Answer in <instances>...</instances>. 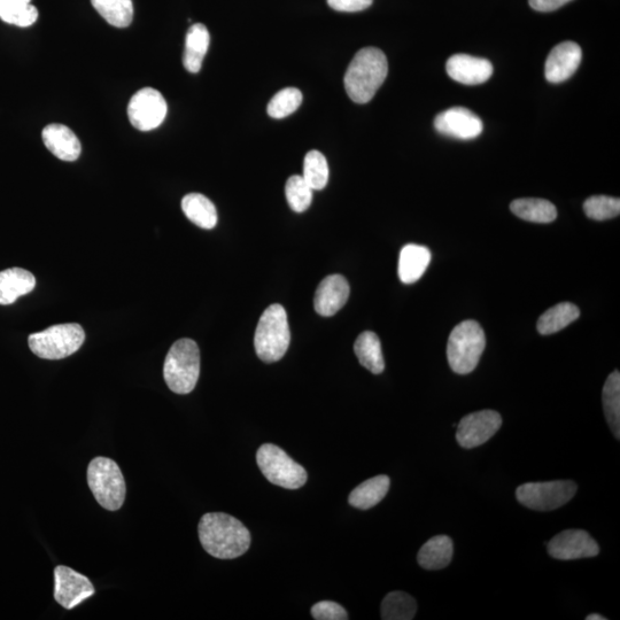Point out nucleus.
<instances>
[{
	"label": "nucleus",
	"mask_w": 620,
	"mask_h": 620,
	"mask_svg": "<svg viewBox=\"0 0 620 620\" xmlns=\"http://www.w3.org/2000/svg\"><path fill=\"white\" fill-rule=\"evenodd\" d=\"M312 616L316 620H347L350 618L343 606L332 601H322L314 604Z\"/></svg>",
	"instance_id": "36"
},
{
	"label": "nucleus",
	"mask_w": 620,
	"mask_h": 620,
	"mask_svg": "<svg viewBox=\"0 0 620 620\" xmlns=\"http://www.w3.org/2000/svg\"><path fill=\"white\" fill-rule=\"evenodd\" d=\"M200 376V351L195 340L184 338L170 347L164 366V377L170 391L189 394Z\"/></svg>",
	"instance_id": "4"
},
{
	"label": "nucleus",
	"mask_w": 620,
	"mask_h": 620,
	"mask_svg": "<svg viewBox=\"0 0 620 620\" xmlns=\"http://www.w3.org/2000/svg\"><path fill=\"white\" fill-rule=\"evenodd\" d=\"M354 352L362 367L368 369L372 374H382L385 369V361L381 340L376 333L371 331L361 333L355 341Z\"/></svg>",
	"instance_id": "24"
},
{
	"label": "nucleus",
	"mask_w": 620,
	"mask_h": 620,
	"mask_svg": "<svg viewBox=\"0 0 620 620\" xmlns=\"http://www.w3.org/2000/svg\"><path fill=\"white\" fill-rule=\"evenodd\" d=\"M350 284L341 275L324 278L316 290L314 306L316 313L330 317L339 312L350 298Z\"/></svg>",
	"instance_id": "17"
},
{
	"label": "nucleus",
	"mask_w": 620,
	"mask_h": 620,
	"mask_svg": "<svg viewBox=\"0 0 620 620\" xmlns=\"http://www.w3.org/2000/svg\"><path fill=\"white\" fill-rule=\"evenodd\" d=\"M182 209L186 217L201 229L211 230L217 224L216 207L204 195L190 193L182 200Z\"/></svg>",
	"instance_id": "25"
},
{
	"label": "nucleus",
	"mask_w": 620,
	"mask_h": 620,
	"mask_svg": "<svg viewBox=\"0 0 620 620\" xmlns=\"http://www.w3.org/2000/svg\"><path fill=\"white\" fill-rule=\"evenodd\" d=\"M453 557V541L447 536L430 539L420 549L417 562L425 570H441L448 567Z\"/></svg>",
	"instance_id": "22"
},
{
	"label": "nucleus",
	"mask_w": 620,
	"mask_h": 620,
	"mask_svg": "<svg viewBox=\"0 0 620 620\" xmlns=\"http://www.w3.org/2000/svg\"><path fill=\"white\" fill-rule=\"evenodd\" d=\"M389 74V64L383 51L366 48L355 54L345 75L348 97L356 104H367L375 97Z\"/></svg>",
	"instance_id": "2"
},
{
	"label": "nucleus",
	"mask_w": 620,
	"mask_h": 620,
	"mask_svg": "<svg viewBox=\"0 0 620 620\" xmlns=\"http://www.w3.org/2000/svg\"><path fill=\"white\" fill-rule=\"evenodd\" d=\"M550 556L561 561L598 556L600 548L586 531L567 530L558 533L548 544Z\"/></svg>",
	"instance_id": "13"
},
{
	"label": "nucleus",
	"mask_w": 620,
	"mask_h": 620,
	"mask_svg": "<svg viewBox=\"0 0 620 620\" xmlns=\"http://www.w3.org/2000/svg\"><path fill=\"white\" fill-rule=\"evenodd\" d=\"M257 462L262 475L271 484L298 490L307 483V472L304 467L294 462L282 448L273 444H265L259 448Z\"/></svg>",
	"instance_id": "8"
},
{
	"label": "nucleus",
	"mask_w": 620,
	"mask_h": 620,
	"mask_svg": "<svg viewBox=\"0 0 620 620\" xmlns=\"http://www.w3.org/2000/svg\"><path fill=\"white\" fill-rule=\"evenodd\" d=\"M501 425L502 417L494 410L469 414L457 425V443L465 449L482 446L500 430Z\"/></svg>",
	"instance_id": "12"
},
{
	"label": "nucleus",
	"mask_w": 620,
	"mask_h": 620,
	"mask_svg": "<svg viewBox=\"0 0 620 620\" xmlns=\"http://www.w3.org/2000/svg\"><path fill=\"white\" fill-rule=\"evenodd\" d=\"M391 480L387 476H377L355 487L348 502L354 508L368 510L381 502L390 490Z\"/></svg>",
	"instance_id": "23"
},
{
	"label": "nucleus",
	"mask_w": 620,
	"mask_h": 620,
	"mask_svg": "<svg viewBox=\"0 0 620 620\" xmlns=\"http://www.w3.org/2000/svg\"><path fill=\"white\" fill-rule=\"evenodd\" d=\"M485 346V332L478 322L467 320L456 325L448 339L449 366L455 374H470L477 368Z\"/></svg>",
	"instance_id": "5"
},
{
	"label": "nucleus",
	"mask_w": 620,
	"mask_h": 620,
	"mask_svg": "<svg viewBox=\"0 0 620 620\" xmlns=\"http://www.w3.org/2000/svg\"><path fill=\"white\" fill-rule=\"evenodd\" d=\"M329 166L324 155L319 151L307 153L304 162V180L313 190H323L329 182Z\"/></svg>",
	"instance_id": "31"
},
{
	"label": "nucleus",
	"mask_w": 620,
	"mask_h": 620,
	"mask_svg": "<svg viewBox=\"0 0 620 620\" xmlns=\"http://www.w3.org/2000/svg\"><path fill=\"white\" fill-rule=\"evenodd\" d=\"M579 316L580 310L576 305L571 302H561L540 316L537 329L541 335H553L578 320Z\"/></svg>",
	"instance_id": "27"
},
{
	"label": "nucleus",
	"mask_w": 620,
	"mask_h": 620,
	"mask_svg": "<svg viewBox=\"0 0 620 620\" xmlns=\"http://www.w3.org/2000/svg\"><path fill=\"white\" fill-rule=\"evenodd\" d=\"M417 611L413 596L405 592H392L382 602V618L384 620H412Z\"/></svg>",
	"instance_id": "30"
},
{
	"label": "nucleus",
	"mask_w": 620,
	"mask_h": 620,
	"mask_svg": "<svg viewBox=\"0 0 620 620\" xmlns=\"http://www.w3.org/2000/svg\"><path fill=\"white\" fill-rule=\"evenodd\" d=\"M584 212L589 219L596 221L614 219L620 213V200L607 196H594L585 201Z\"/></svg>",
	"instance_id": "35"
},
{
	"label": "nucleus",
	"mask_w": 620,
	"mask_h": 620,
	"mask_svg": "<svg viewBox=\"0 0 620 620\" xmlns=\"http://www.w3.org/2000/svg\"><path fill=\"white\" fill-rule=\"evenodd\" d=\"M446 71L452 80L464 85L483 84L491 79L494 68L490 61L469 56V54H455L447 61Z\"/></svg>",
	"instance_id": "16"
},
{
	"label": "nucleus",
	"mask_w": 620,
	"mask_h": 620,
	"mask_svg": "<svg viewBox=\"0 0 620 620\" xmlns=\"http://www.w3.org/2000/svg\"><path fill=\"white\" fill-rule=\"evenodd\" d=\"M167 112L164 96L153 88L139 90L128 105L130 123L139 131H151L160 127Z\"/></svg>",
	"instance_id": "10"
},
{
	"label": "nucleus",
	"mask_w": 620,
	"mask_h": 620,
	"mask_svg": "<svg viewBox=\"0 0 620 620\" xmlns=\"http://www.w3.org/2000/svg\"><path fill=\"white\" fill-rule=\"evenodd\" d=\"M374 0H328L332 10L338 12H361L367 10Z\"/></svg>",
	"instance_id": "37"
},
{
	"label": "nucleus",
	"mask_w": 620,
	"mask_h": 620,
	"mask_svg": "<svg viewBox=\"0 0 620 620\" xmlns=\"http://www.w3.org/2000/svg\"><path fill=\"white\" fill-rule=\"evenodd\" d=\"M211 36L203 23H195L191 26L185 38V50L183 54V65L186 71L197 74L203 67Z\"/></svg>",
	"instance_id": "21"
},
{
	"label": "nucleus",
	"mask_w": 620,
	"mask_h": 620,
	"mask_svg": "<svg viewBox=\"0 0 620 620\" xmlns=\"http://www.w3.org/2000/svg\"><path fill=\"white\" fill-rule=\"evenodd\" d=\"M571 0H529L533 10L538 12H552L568 4Z\"/></svg>",
	"instance_id": "38"
},
{
	"label": "nucleus",
	"mask_w": 620,
	"mask_h": 620,
	"mask_svg": "<svg viewBox=\"0 0 620 620\" xmlns=\"http://www.w3.org/2000/svg\"><path fill=\"white\" fill-rule=\"evenodd\" d=\"M428 247L409 244L402 248L399 258V278L402 283L413 284L421 279L431 262Z\"/></svg>",
	"instance_id": "20"
},
{
	"label": "nucleus",
	"mask_w": 620,
	"mask_h": 620,
	"mask_svg": "<svg viewBox=\"0 0 620 620\" xmlns=\"http://www.w3.org/2000/svg\"><path fill=\"white\" fill-rule=\"evenodd\" d=\"M198 533L206 552L219 560H234L251 546V533L237 518L223 513L201 517Z\"/></svg>",
	"instance_id": "1"
},
{
	"label": "nucleus",
	"mask_w": 620,
	"mask_h": 620,
	"mask_svg": "<svg viewBox=\"0 0 620 620\" xmlns=\"http://www.w3.org/2000/svg\"><path fill=\"white\" fill-rule=\"evenodd\" d=\"M583 52L575 42H563L550 51L545 65L546 80L561 83L570 79L580 66Z\"/></svg>",
	"instance_id": "15"
},
{
	"label": "nucleus",
	"mask_w": 620,
	"mask_h": 620,
	"mask_svg": "<svg viewBox=\"0 0 620 620\" xmlns=\"http://www.w3.org/2000/svg\"><path fill=\"white\" fill-rule=\"evenodd\" d=\"M510 209L519 219L534 223L554 222L557 217L556 207L545 199H517L511 203Z\"/></svg>",
	"instance_id": "26"
},
{
	"label": "nucleus",
	"mask_w": 620,
	"mask_h": 620,
	"mask_svg": "<svg viewBox=\"0 0 620 620\" xmlns=\"http://www.w3.org/2000/svg\"><path fill=\"white\" fill-rule=\"evenodd\" d=\"M88 484L96 501L106 510H119L126 500V482L115 461L99 456L88 467Z\"/></svg>",
	"instance_id": "6"
},
{
	"label": "nucleus",
	"mask_w": 620,
	"mask_h": 620,
	"mask_svg": "<svg viewBox=\"0 0 620 620\" xmlns=\"http://www.w3.org/2000/svg\"><path fill=\"white\" fill-rule=\"evenodd\" d=\"M302 93L297 88H285L276 93L268 104L267 112L271 118H288L298 110L302 104Z\"/></svg>",
	"instance_id": "32"
},
{
	"label": "nucleus",
	"mask_w": 620,
	"mask_h": 620,
	"mask_svg": "<svg viewBox=\"0 0 620 620\" xmlns=\"http://www.w3.org/2000/svg\"><path fill=\"white\" fill-rule=\"evenodd\" d=\"M0 19L9 25L27 28L37 21L38 11L31 3L0 2Z\"/></svg>",
	"instance_id": "33"
},
{
	"label": "nucleus",
	"mask_w": 620,
	"mask_h": 620,
	"mask_svg": "<svg viewBox=\"0 0 620 620\" xmlns=\"http://www.w3.org/2000/svg\"><path fill=\"white\" fill-rule=\"evenodd\" d=\"M95 593L88 577L65 565L54 569V599L62 608L72 610Z\"/></svg>",
	"instance_id": "11"
},
{
	"label": "nucleus",
	"mask_w": 620,
	"mask_h": 620,
	"mask_svg": "<svg viewBox=\"0 0 620 620\" xmlns=\"http://www.w3.org/2000/svg\"><path fill=\"white\" fill-rule=\"evenodd\" d=\"M604 415L614 436L620 438V374L616 370L608 377L602 392Z\"/></svg>",
	"instance_id": "29"
},
{
	"label": "nucleus",
	"mask_w": 620,
	"mask_h": 620,
	"mask_svg": "<svg viewBox=\"0 0 620 620\" xmlns=\"http://www.w3.org/2000/svg\"><path fill=\"white\" fill-rule=\"evenodd\" d=\"M91 4L113 27L127 28L133 22V0H91Z\"/></svg>",
	"instance_id": "28"
},
{
	"label": "nucleus",
	"mask_w": 620,
	"mask_h": 620,
	"mask_svg": "<svg viewBox=\"0 0 620 620\" xmlns=\"http://www.w3.org/2000/svg\"><path fill=\"white\" fill-rule=\"evenodd\" d=\"M0 2H9V3H31V0H0Z\"/></svg>",
	"instance_id": "40"
},
{
	"label": "nucleus",
	"mask_w": 620,
	"mask_h": 620,
	"mask_svg": "<svg viewBox=\"0 0 620 620\" xmlns=\"http://www.w3.org/2000/svg\"><path fill=\"white\" fill-rule=\"evenodd\" d=\"M577 490L578 486L572 480H555L521 485L517 488L516 496L519 503L526 508L550 511L567 505Z\"/></svg>",
	"instance_id": "9"
},
{
	"label": "nucleus",
	"mask_w": 620,
	"mask_h": 620,
	"mask_svg": "<svg viewBox=\"0 0 620 620\" xmlns=\"http://www.w3.org/2000/svg\"><path fill=\"white\" fill-rule=\"evenodd\" d=\"M36 278L30 271L11 268L0 271V305L14 304L20 297L35 289Z\"/></svg>",
	"instance_id": "19"
},
{
	"label": "nucleus",
	"mask_w": 620,
	"mask_h": 620,
	"mask_svg": "<svg viewBox=\"0 0 620 620\" xmlns=\"http://www.w3.org/2000/svg\"><path fill=\"white\" fill-rule=\"evenodd\" d=\"M291 332L288 314L281 305H271L263 312L254 336V347L259 359L273 363L288 352Z\"/></svg>",
	"instance_id": "3"
},
{
	"label": "nucleus",
	"mask_w": 620,
	"mask_h": 620,
	"mask_svg": "<svg viewBox=\"0 0 620 620\" xmlns=\"http://www.w3.org/2000/svg\"><path fill=\"white\" fill-rule=\"evenodd\" d=\"M586 619H587V620H606L607 618H606V617H603V616H601V615H598V614H593V615H589V616H587V618H586Z\"/></svg>",
	"instance_id": "39"
},
{
	"label": "nucleus",
	"mask_w": 620,
	"mask_h": 620,
	"mask_svg": "<svg viewBox=\"0 0 620 620\" xmlns=\"http://www.w3.org/2000/svg\"><path fill=\"white\" fill-rule=\"evenodd\" d=\"M42 137L45 146L58 159L73 162L80 158L82 151L80 139L64 124H49L44 128Z\"/></svg>",
	"instance_id": "18"
},
{
	"label": "nucleus",
	"mask_w": 620,
	"mask_h": 620,
	"mask_svg": "<svg viewBox=\"0 0 620 620\" xmlns=\"http://www.w3.org/2000/svg\"><path fill=\"white\" fill-rule=\"evenodd\" d=\"M313 189L310 188L304 177L294 175L289 178L285 186V195L292 211L304 213L312 205Z\"/></svg>",
	"instance_id": "34"
},
{
	"label": "nucleus",
	"mask_w": 620,
	"mask_h": 620,
	"mask_svg": "<svg viewBox=\"0 0 620 620\" xmlns=\"http://www.w3.org/2000/svg\"><path fill=\"white\" fill-rule=\"evenodd\" d=\"M85 340V333L80 324L69 323L54 325L42 332L29 336V348L38 358L44 360H61L80 350Z\"/></svg>",
	"instance_id": "7"
},
{
	"label": "nucleus",
	"mask_w": 620,
	"mask_h": 620,
	"mask_svg": "<svg viewBox=\"0 0 620 620\" xmlns=\"http://www.w3.org/2000/svg\"><path fill=\"white\" fill-rule=\"evenodd\" d=\"M434 128L439 134L457 139H475L483 133L484 124L479 116L468 108L453 107L437 115Z\"/></svg>",
	"instance_id": "14"
}]
</instances>
